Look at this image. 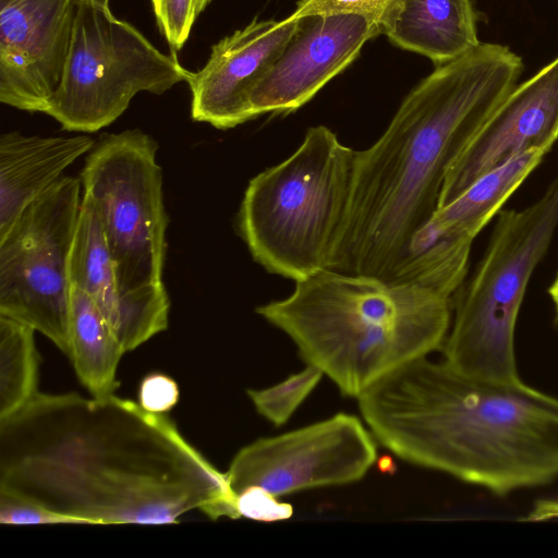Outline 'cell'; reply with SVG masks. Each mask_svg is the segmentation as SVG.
I'll return each mask as SVG.
<instances>
[{
  "label": "cell",
  "instance_id": "cell-1",
  "mask_svg": "<svg viewBox=\"0 0 558 558\" xmlns=\"http://www.w3.org/2000/svg\"><path fill=\"white\" fill-rule=\"evenodd\" d=\"M0 494L69 524L240 518L236 495L166 414L113 395L38 392L0 421Z\"/></svg>",
  "mask_w": 558,
  "mask_h": 558
},
{
  "label": "cell",
  "instance_id": "cell-2",
  "mask_svg": "<svg viewBox=\"0 0 558 558\" xmlns=\"http://www.w3.org/2000/svg\"><path fill=\"white\" fill-rule=\"evenodd\" d=\"M523 69L508 46L480 43L437 65L407 95L381 136L356 151L329 269L396 280L412 238L438 208L448 170Z\"/></svg>",
  "mask_w": 558,
  "mask_h": 558
},
{
  "label": "cell",
  "instance_id": "cell-3",
  "mask_svg": "<svg viewBox=\"0 0 558 558\" xmlns=\"http://www.w3.org/2000/svg\"><path fill=\"white\" fill-rule=\"evenodd\" d=\"M357 400L375 439L410 463L500 496L558 477V399L521 379H476L424 356Z\"/></svg>",
  "mask_w": 558,
  "mask_h": 558
},
{
  "label": "cell",
  "instance_id": "cell-4",
  "mask_svg": "<svg viewBox=\"0 0 558 558\" xmlns=\"http://www.w3.org/2000/svg\"><path fill=\"white\" fill-rule=\"evenodd\" d=\"M256 313L288 335L308 365L357 398L400 366L440 349L451 298L374 276L320 270Z\"/></svg>",
  "mask_w": 558,
  "mask_h": 558
},
{
  "label": "cell",
  "instance_id": "cell-5",
  "mask_svg": "<svg viewBox=\"0 0 558 558\" xmlns=\"http://www.w3.org/2000/svg\"><path fill=\"white\" fill-rule=\"evenodd\" d=\"M158 144L140 129L102 135L81 173L114 263L122 304L118 339L125 352L168 328L162 283L168 216Z\"/></svg>",
  "mask_w": 558,
  "mask_h": 558
},
{
  "label": "cell",
  "instance_id": "cell-6",
  "mask_svg": "<svg viewBox=\"0 0 558 558\" xmlns=\"http://www.w3.org/2000/svg\"><path fill=\"white\" fill-rule=\"evenodd\" d=\"M356 150L324 125L247 184L239 232L265 270L294 282L329 269L347 218Z\"/></svg>",
  "mask_w": 558,
  "mask_h": 558
},
{
  "label": "cell",
  "instance_id": "cell-7",
  "mask_svg": "<svg viewBox=\"0 0 558 558\" xmlns=\"http://www.w3.org/2000/svg\"><path fill=\"white\" fill-rule=\"evenodd\" d=\"M489 245L460 288L444 361L482 380L520 379L514 331L526 287L558 227V174L525 208L498 211Z\"/></svg>",
  "mask_w": 558,
  "mask_h": 558
},
{
  "label": "cell",
  "instance_id": "cell-8",
  "mask_svg": "<svg viewBox=\"0 0 558 558\" xmlns=\"http://www.w3.org/2000/svg\"><path fill=\"white\" fill-rule=\"evenodd\" d=\"M175 54L117 17L110 0H78L59 87L46 114L64 130L92 133L114 122L141 92L161 95L186 82Z\"/></svg>",
  "mask_w": 558,
  "mask_h": 558
},
{
  "label": "cell",
  "instance_id": "cell-9",
  "mask_svg": "<svg viewBox=\"0 0 558 558\" xmlns=\"http://www.w3.org/2000/svg\"><path fill=\"white\" fill-rule=\"evenodd\" d=\"M81 178L62 177L0 236V315L33 327L68 355L69 255Z\"/></svg>",
  "mask_w": 558,
  "mask_h": 558
},
{
  "label": "cell",
  "instance_id": "cell-10",
  "mask_svg": "<svg viewBox=\"0 0 558 558\" xmlns=\"http://www.w3.org/2000/svg\"><path fill=\"white\" fill-rule=\"evenodd\" d=\"M376 459L372 432L357 416L338 413L251 442L236 452L225 473L235 495L258 486L277 497L357 482Z\"/></svg>",
  "mask_w": 558,
  "mask_h": 558
},
{
  "label": "cell",
  "instance_id": "cell-11",
  "mask_svg": "<svg viewBox=\"0 0 558 558\" xmlns=\"http://www.w3.org/2000/svg\"><path fill=\"white\" fill-rule=\"evenodd\" d=\"M78 0H0V101L46 113L62 78Z\"/></svg>",
  "mask_w": 558,
  "mask_h": 558
},
{
  "label": "cell",
  "instance_id": "cell-12",
  "mask_svg": "<svg viewBox=\"0 0 558 558\" xmlns=\"http://www.w3.org/2000/svg\"><path fill=\"white\" fill-rule=\"evenodd\" d=\"M378 34L373 22L360 14L299 17L275 63L252 92L250 104L254 117L299 109Z\"/></svg>",
  "mask_w": 558,
  "mask_h": 558
},
{
  "label": "cell",
  "instance_id": "cell-13",
  "mask_svg": "<svg viewBox=\"0 0 558 558\" xmlns=\"http://www.w3.org/2000/svg\"><path fill=\"white\" fill-rule=\"evenodd\" d=\"M558 140V56L508 95L445 178L438 208L486 172L533 149L546 154Z\"/></svg>",
  "mask_w": 558,
  "mask_h": 558
},
{
  "label": "cell",
  "instance_id": "cell-14",
  "mask_svg": "<svg viewBox=\"0 0 558 558\" xmlns=\"http://www.w3.org/2000/svg\"><path fill=\"white\" fill-rule=\"evenodd\" d=\"M298 19H254L211 46L205 65L189 71L191 117L216 129L235 128L254 119L252 92L270 70L295 29Z\"/></svg>",
  "mask_w": 558,
  "mask_h": 558
},
{
  "label": "cell",
  "instance_id": "cell-15",
  "mask_svg": "<svg viewBox=\"0 0 558 558\" xmlns=\"http://www.w3.org/2000/svg\"><path fill=\"white\" fill-rule=\"evenodd\" d=\"M86 135L38 136L12 131L0 136V236L22 211L94 147Z\"/></svg>",
  "mask_w": 558,
  "mask_h": 558
},
{
  "label": "cell",
  "instance_id": "cell-16",
  "mask_svg": "<svg viewBox=\"0 0 558 558\" xmlns=\"http://www.w3.org/2000/svg\"><path fill=\"white\" fill-rule=\"evenodd\" d=\"M480 14L472 0H391L379 33L396 46L427 57L435 65L474 49Z\"/></svg>",
  "mask_w": 558,
  "mask_h": 558
},
{
  "label": "cell",
  "instance_id": "cell-17",
  "mask_svg": "<svg viewBox=\"0 0 558 558\" xmlns=\"http://www.w3.org/2000/svg\"><path fill=\"white\" fill-rule=\"evenodd\" d=\"M546 153L526 151L486 172L448 205L437 208L412 238L405 259L437 244L471 246L474 238L539 165Z\"/></svg>",
  "mask_w": 558,
  "mask_h": 558
},
{
  "label": "cell",
  "instance_id": "cell-18",
  "mask_svg": "<svg viewBox=\"0 0 558 558\" xmlns=\"http://www.w3.org/2000/svg\"><path fill=\"white\" fill-rule=\"evenodd\" d=\"M123 345L93 300L71 286L68 356L81 384L93 397L113 395Z\"/></svg>",
  "mask_w": 558,
  "mask_h": 558
},
{
  "label": "cell",
  "instance_id": "cell-19",
  "mask_svg": "<svg viewBox=\"0 0 558 558\" xmlns=\"http://www.w3.org/2000/svg\"><path fill=\"white\" fill-rule=\"evenodd\" d=\"M68 274L70 286L77 287L93 300L117 336L122 304L116 267L97 209L84 193L69 255Z\"/></svg>",
  "mask_w": 558,
  "mask_h": 558
},
{
  "label": "cell",
  "instance_id": "cell-20",
  "mask_svg": "<svg viewBox=\"0 0 558 558\" xmlns=\"http://www.w3.org/2000/svg\"><path fill=\"white\" fill-rule=\"evenodd\" d=\"M35 332L33 327L0 315V421L39 392Z\"/></svg>",
  "mask_w": 558,
  "mask_h": 558
},
{
  "label": "cell",
  "instance_id": "cell-21",
  "mask_svg": "<svg viewBox=\"0 0 558 558\" xmlns=\"http://www.w3.org/2000/svg\"><path fill=\"white\" fill-rule=\"evenodd\" d=\"M323 375L319 368L308 365L271 387L248 389L247 396L262 416L275 426H281L313 391Z\"/></svg>",
  "mask_w": 558,
  "mask_h": 558
},
{
  "label": "cell",
  "instance_id": "cell-22",
  "mask_svg": "<svg viewBox=\"0 0 558 558\" xmlns=\"http://www.w3.org/2000/svg\"><path fill=\"white\" fill-rule=\"evenodd\" d=\"M160 33L173 52L186 43L194 22V0H151Z\"/></svg>",
  "mask_w": 558,
  "mask_h": 558
},
{
  "label": "cell",
  "instance_id": "cell-23",
  "mask_svg": "<svg viewBox=\"0 0 558 558\" xmlns=\"http://www.w3.org/2000/svg\"><path fill=\"white\" fill-rule=\"evenodd\" d=\"M390 1L391 0H300L291 16L299 19L316 14H360L371 20L379 32L380 19Z\"/></svg>",
  "mask_w": 558,
  "mask_h": 558
},
{
  "label": "cell",
  "instance_id": "cell-24",
  "mask_svg": "<svg viewBox=\"0 0 558 558\" xmlns=\"http://www.w3.org/2000/svg\"><path fill=\"white\" fill-rule=\"evenodd\" d=\"M240 517L259 522H277L291 518L293 507L277 500L276 496L258 486H250L236 495Z\"/></svg>",
  "mask_w": 558,
  "mask_h": 558
},
{
  "label": "cell",
  "instance_id": "cell-25",
  "mask_svg": "<svg viewBox=\"0 0 558 558\" xmlns=\"http://www.w3.org/2000/svg\"><path fill=\"white\" fill-rule=\"evenodd\" d=\"M179 397L178 384L163 373H149L140 383L138 404L146 411L166 414L178 403Z\"/></svg>",
  "mask_w": 558,
  "mask_h": 558
},
{
  "label": "cell",
  "instance_id": "cell-26",
  "mask_svg": "<svg viewBox=\"0 0 558 558\" xmlns=\"http://www.w3.org/2000/svg\"><path fill=\"white\" fill-rule=\"evenodd\" d=\"M0 523L9 525L69 524V521L64 517L27 500L0 494Z\"/></svg>",
  "mask_w": 558,
  "mask_h": 558
},
{
  "label": "cell",
  "instance_id": "cell-27",
  "mask_svg": "<svg viewBox=\"0 0 558 558\" xmlns=\"http://www.w3.org/2000/svg\"><path fill=\"white\" fill-rule=\"evenodd\" d=\"M524 521L558 520V497L538 500Z\"/></svg>",
  "mask_w": 558,
  "mask_h": 558
},
{
  "label": "cell",
  "instance_id": "cell-28",
  "mask_svg": "<svg viewBox=\"0 0 558 558\" xmlns=\"http://www.w3.org/2000/svg\"><path fill=\"white\" fill-rule=\"evenodd\" d=\"M548 293L550 295V299L554 303V306H555V311L557 313V316H558V274L555 278V280L553 281L549 290H548Z\"/></svg>",
  "mask_w": 558,
  "mask_h": 558
},
{
  "label": "cell",
  "instance_id": "cell-29",
  "mask_svg": "<svg viewBox=\"0 0 558 558\" xmlns=\"http://www.w3.org/2000/svg\"><path fill=\"white\" fill-rule=\"evenodd\" d=\"M211 1L213 0H194V13L196 19L199 16L201 13L204 12V10Z\"/></svg>",
  "mask_w": 558,
  "mask_h": 558
}]
</instances>
